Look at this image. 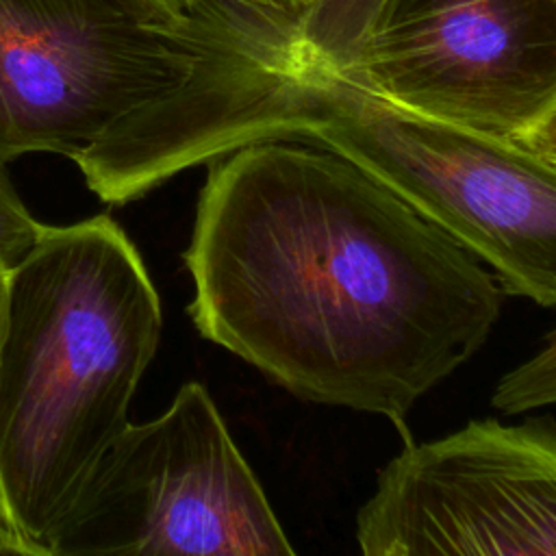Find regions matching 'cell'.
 <instances>
[{"label":"cell","mask_w":556,"mask_h":556,"mask_svg":"<svg viewBox=\"0 0 556 556\" xmlns=\"http://www.w3.org/2000/svg\"><path fill=\"white\" fill-rule=\"evenodd\" d=\"M198 332L298 397L406 415L493 330L476 256L350 159L293 137L208 161L191 241Z\"/></svg>","instance_id":"1"},{"label":"cell","mask_w":556,"mask_h":556,"mask_svg":"<svg viewBox=\"0 0 556 556\" xmlns=\"http://www.w3.org/2000/svg\"><path fill=\"white\" fill-rule=\"evenodd\" d=\"M163 328L146 263L106 213L48 226L9 274L0 339V526L26 556L52 536L128 406Z\"/></svg>","instance_id":"2"},{"label":"cell","mask_w":556,"mask_h":556,"mask_svg":"<svg viewBox=\"0 0 556 556\" xmlns=\"http://www.w3.org/2000/svg\"><path fill=\"white\" fill-rule=\"evenodd\" d=\"M271 137L350 159L491 265L504 291L556 306V165L521 141L391 104L330 72L308 41L248 115L241 146Z\"/></svg>","instance_id":"3"},{"label":"cell","mask_w":556,"mask_h":556,"mask_svg":"<svg viewBox=\"0 0 556 556\" xmlns=\"http://www.w3.org/2000/svg\"><path fill=\"white\" fill-rule=\"evenodd\" d=\"M300 28L337 76L519 141L556 104V0H315Z\"/></svg>","instance_id":"4"},{"label":"cell","mask_w":556,"mask_h":556,"mask_svg":"<svg viewBox=\"0 0 556 556\" xmlns=\"http://www.w3.org/2000/svg\"><path fill=\"white\" fill-rule=\"evenodd\" d=\"M293 556L252 467L200 382L130 424L93 465L50 556Z\"/></svg>","instance_id":"5"},{"label":"cell","mask_w":556,"mask_h":556,"mask_svg":"<svg viewBox=\"0 0 556 556\" xmlns=\"http://www.w3.org/2000/svg\"><path fill=\"white\" fill-rule=\"evenodd\" d=\"M189 67L174 17L139 0H0V163L76 161Z\"/></svg>","instance_id":"6"},{"label":"cell","mask_w":556,"mask_h":556,"mask_svg":"<svg viewBox=\"0 0 556 556\" xmlns=\"http://www.w3.org/2000/svg\"><path fill=\"white\" fill-rule=\"evenodd\" d=\"M367 556H556V430L469 421L406 445L356 515Z\"/></svg>","instance_id":"7"},{"label":"cell","mask_w":556,"mask_h":556,"mask_svg":"<svg viewBox=\"0 0 556 556\" xmlns=\"http://www.w3.org/2000/svg\"><path fill=\"white\" fill-rule=\"evenodd\" d=\"M556 404V330L545 337L543 348L508 371L495 387L493 406L504 413Z\"/></svg>","instance_id":"8"},{"label":"cell","mask_w":556,"mask_h":556,"mask_svg":"<svg viewBox=\"0 0 556 556\" xmlns=\"http://www.w3.org/2000/svg\"><path fill=\"white\" fill-rule=\"evenodd\" d=\"M48 230L17 195L0 163V274H11L39 245Z\"/></svg>","instance_id":"9"},{"label":"cell","mask_w":556,"mask_h":556,"mask_svg":"<svg viewBox=\"0 0 556 556\" xmlns=\"http://www.w3.org/2000/svg\"><path fill=\"white\" fill-rule=\"evenodd\" d=\"M519 141L528 146L532 152H536L539 156H543L545 161L556 165V104Z\"/></svg>","instance_id":"10"},{"label":"cell","mask_w":556,"mask_h":556,"mask_svg":"<svg viewBox=\"0 0 556 556\" xmlns=\"http://www.w3.org/2000/svg\"><path fill=\"white\" fill-rule=\"evenodd\" d=\"M139 2L148 4L152 11L165 17H178L193 4V0H139Z\"/></svg>","instance_id":"11"},{"label":"cell","mask_w":556,"mask_h":556,"mask_svg":"<svg viewBox=\"0 0 556 556\" xmlns=\"http://www.w3.org/2000/svg\"><path fill=\"white\" fill-rule=\"evenodd\" d=\"M263 4H269L274 9H280L285 13H291V15H300L304 13L315 0H258Z\"/></svg>","instance_id":"12"},{"label":"cell","mask_w":556,"mask_h":556,"mask_svg":"<svg viewBox=\"0 0 556 556\" xmlns=\"http://www.w3.org/2000/svg\"><path fill=\"white\" fill-rule=\"evenodd\" d=\"M7 287H9V274H0V339H2L4 313H7Z\"/></svg>","instance_id":"13"}]
</instances>
